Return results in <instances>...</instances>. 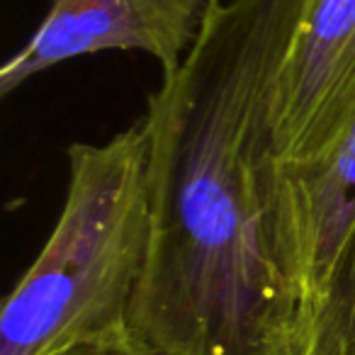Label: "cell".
Segmentation results:
<instances>
[{
	"label": "cell",
	"instance_id": "ba28073f",
	"mask_svg": "<svg viewBox=\"0 0 355 355\" xmlns=\"http://www.w3.org/2000/svg\"><path fill=\"white\" fill-rule=\"evenodd\" d=\"M61 355H71V353H61Z\"/></svg>",
	"mask_w": 355,
	"mask_h": 355
},
{
	"label": "cell",
	"instance_id": "7a4b0ae2",
	"mask_svg": "<svg viewBox=\"0 0 355 355\" xmlns=\"http://www.w3.org/2000/svg\"><path fill=\"white\" fill-rule=\"evenodd\" d=\"M151 241L144 122L69 146L56 227L0 311V355H61L129 329Z\"/></svg>",
	"mask_w": 355,
	"mask_h": 355
},
{
	"label": "cell",
	"instance_id": "5b68a950",
	"mask_svg": "<svg viewBox=\"0 0 355 355\" xmlns=\"http://www.w3.org/2000/svg\"><path fill=\"white\" fill-rule=\"evenodd\" d=\"M355 219V117L321 156L280 166V234L300 304Z\"/></svg>",
	"mask_w": 355,
	"mask_h": 355
},
{
	"label": "cell",
	"instance_id": "3957f363",
	"mask_svg": "<svg viewBox=\"0 0 355 355\" xmlns=\"http://www.w3.org/2000/svg\"><path fill=\"white\" fill-rule=\"evenodd\" d=\"M214 0H51L44 20L0 69L8 98L30 78L98 51H144L171 73L202 35Z\"/></svg>",
	"mask_w": 355,
	"mask_h": 355
},
{
	"label": "cell",
	"instance_id": "8992f818",
	"mask_svg": "<svg viewBox=\"0 0 355 355\" xmlns=\"http://www.w3.org/2000/svg\"><path fill=\"white\" fill-rule=\"evenodd\" d=\"M290 355H355V219L300 304Z\"/></svg>",
	"mask_w": 355,
	"mask_h": 355
},
{
	"label": "cell",
	"instance_id": "6da1fadb",
	"mask_svg": "<svg viewBox=\"0 0 355 355\" xmlns=\"http://www.w3.org/2000/svg\"><path fill=\"white\" fill-rule=\"evenodd\" d=\"M309 0H214L148 98L151 241L129 326L168 355H290L277 90Z\"/></svg>",
	"mask_w": 355,
	"mask_h": 355
},
{
	"label": "cell",
	"instance_id": "277c9868",
	"mask_svg": "<svg viewBox=\"0 0 355 355\" xmlns=\"http://www.w3.org/2000/svg\"><path fill=\"white\" fill-rule=\"evenodd\" d=\"M355 117V0H309L277 90L282 163L321 156Z\"/></svg>",
	"mask_w": 355,
	"mask_h": 355
},
{
	"label": "cell",
	"instance_id": "52a82bcc",
	"mask_svg": "<svg viewBox=\"0 0 355 355\" xmlns=\"http://www.w3.org/2000/svg\"><path fill=\"white\" fill-rule=\"evenodd\" d=\"M71 355H168L161 348H156L153 343H148L144 336H139L137 331L129 326V329L119 331V334L110 336L98 343H85L78 348L66 350Z\"/></svg>",
	"mask_w": 355,
	"mask_h": 355
}]
</instances>
